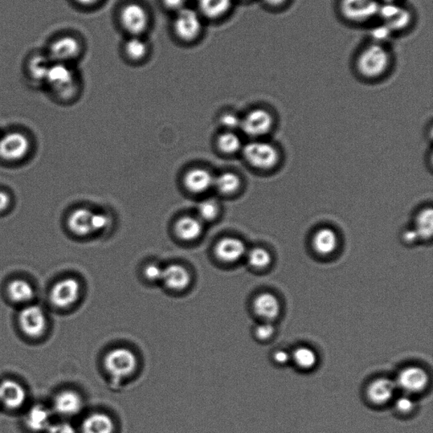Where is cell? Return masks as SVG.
Listing matches in <instances>:
<instances>
[{"label":"cell","instance_id":"cell-1","mask_svg":"<svg viewBox=\"0 0 433 433\" xmlns=\"http://www.w3.org/2000/svg\"><path fill=\"white\" fill-rule=\"evenodd\" d=\"M353 69L359 78L378 81L384 78L394 69L395 57L390 45L367 40L354 56Z\"/></svg>","mask_w":433,"mask_h":433},{"label":"cell","instance_id":"cell-2","mask_svg":"<svg viewBox=\"0 0 433 433\" xmlns=\"http://www.w3.org/2000/svg\"><path fill=\"white\" fill-rule=\"evenodd\" d=\"M380 0H337V15L343 22L355 27L370 26L378 18Z\"/></svg>","mask_w":433,"mask_h":433},{"label":"cell","instance_id":"cell-3","mask_svg":"<svg viewBox=\"0 0 433 433\" xmlns=\"http://www.w3.org/2000/svg\"><path fill=\"white\" fill-rule=\"evenodd\" d=\"M378 20L389 27L395 36L413 29L416 15L406 2L381 3Z\"/></svg>","mask_w":433,"mask_h":433},{"label":"cell","instance_id":"cell-4","mask_svg":"<svg viewBox=\"0 0 433 433\" xmlns=\"http://www.w3.org/2000/svg\"><path fill=\"white\" fill-rule=\"evenodd\" d=\"M43 84L62 99L74 97L79 89L75 69L68 64L52 63Z\"/></svg>","mask_w":433,"mask_h":433},{"label":"cell","instance_id":"cell-5","mask_svg":"<svg viewBox=\"0 0 433 433\" xmlns=\"http://www.w3.org/2000/svg\"><path fill=\"white\" fill-rule=\"evenodd\" d=\"M83 51V43L76 36L64 34L48 44L46 55L52 63L71 64L80 58Z\"/></svg>","mask_w":433,"mask_h":433},{"label":"cell","instance_id":"cell-6","mask_svg":"<svg viewBox=\"0 0 433 433\" xmlns=\"http://www.w3.org/2000/svg\"><path fill=\"white\" fill-rule=\"evenodd\" d=\"M175 35L179 40L186 43H191L197 40L202 32V15L199 12L191 8L177 12L173 22Z\"/></svg>","mask_w":433,"mask_h":433},{"label":"cell","instance_id":"cell-7","mask_svg":"<svg viewBox=\"0 0 433 433\" xmlns=\"http://www.w3.org/2000/svg\"><path fill=\"white\" fill-rule=\"evenodd\" d=\"M48 317L42 306L29 304L20 310L18 324L22 332L32 338L43 336L48 329Z\"/></svg>","mask_w":433,"mask_h":433},{"label":"cell","instance_id":"cell-8","mask_svg":"<svg viewBox=\"0 0 433 433\" xmlns=\"http://www.w3.org/2000/svg\"><path fill=\"white\" fill-rule=\"evenodd\" d=\"M243 154L246 160L259 170H270L279 162V152L268 142H253L245 146Z\"/></svg>","mask_w":433,"mask_h":433},{"label":"cell","instance_id":"cell-9","mask_svg":"<svg viewBox=\"0 0 433 433\" xmlns=\"http://www.w3.org/2000/svg\"><path fill=\"white\" fill-rule=\"evenodd\" d=\"M122 27L130 36H142L148 30L150 16L146 8L138 3H129L121 11Z\"/></svg>","mask_w":433,"mask_h":433},{"label":"cell","instance_id":"cell-10","mask_svg":"<svg viewBox=\"0 0 433 433\" xmlns=\"http://www.w3.org/2000/svg\"><path fill=\"white\" fill-rule=\"evenodd\" d=\"M108 373L114 378H125L134 373L137 366L136 355L132 350L118 348L109 351L104 359Z\"/></svg>","mask_w":433,"mask_h":433},{"label":"cell","instance_id":"cell-11","mask_svg":"<svg viewBox=\"0 0 433 433\" xmlns=\"http://www.w3.org/2000/svg\"><path fill=\"white\" fill-rule=\"evenodd\" d=\"M81 295V284L74 277H65L53 285L50 294L51 304L57 308H71L78 301Z\"/></svg>","mask_w":433,"mask_h":433},{"label":"cell","instance_id":"cell-12","mask_svg":"<svg viewBox=\"0 0 433 433\" xmlns=\"http://www.w3.org/2000/svg\"><path fill=\"white\" fill-rule=\"evenodd\" d=\"M30 141L20 132H10L0 137V158L8 162L19 161L30 150Z\"/></svg>","mask_w":433,"mask_h":433},{"label":"cell","instance_id":"cell-13","mask_svg":"<svg viewBox=\"0 0 433 433\" xmlns=\"http://www.w3.org/2000/svg\"><path fill=\"white\" fill-rule=\"evenodd\" d=\"M273 126L271 114L263 109H256L249 112L242 120L240 128L245 134L252 137L265 136Z\"/></svg>","mask_w":433,"mask_h":433},{"label":"cell","instance_id":"cell-14","mask_svg":"<svg viewBox=\"0 0 433 433\" xmlns=\"http://www.w3.org/2000/svg\"><path fill=\"white\" fill-rule=\"evenodd\" d=\"M429 382L426 371L418 366H408L400 371L396 385L407 394L420 393L425 390Z\"/></svg>","mask_w":433,"mask_h":433},{"label":"cell","instance_id":"cell-15","mask_svg":"<svg viewBox=\"0 0 433 433\" xmlns=\"http://www.w3.org/2000/svg\"><path fill=\"white\" fill-rule=\"evenodd\" d=\"M25 387L15 380L5 379L0 382V404L9 410H18L26 404Z\"/></svg>","mask_w":433,"mask_h":433},{"label":"cell","instance_id":"cell-16","mask_svg":"<svg viewBox=\"0 0 433 433\" xmlns=\"http://www.w3.org/2000/svg\"><path fill=\"white\" fill-rule=\"evenodd\" d=\"M83 407V400L81 395L74 390H67L57 394L53 408L57 414L65 418H71L78 415Z\"/></svg>","mask_w":433,"mask_h":433},{"label":"cell","instance_id":"cell-17","mask_svg":"<svg viewBox=\"0 0 433 433\" xmlns=\"http://www.w3.org/2000/svg\"><path fill=\"white\" fill-rule=\"evenodd\" d=\"M52 423V412L43 404L32 406L24 416L25 427L28 431L34 433L46 432Z\"/></svg>","mask_w":433,"mask_h":433},{"label":"cell","instance_id":"cell-18","mask_svg":"<svg viewBox=\"0 0 433 433\" xmlns=\"http://www.w3.org/2000/svg\"><path fill=\"white\" fill-rule=\"evenodd\" d=\"M247 247L242 240L238 238H228L219 240L215 248L216 256L226 263H235L246 254Z\"/></svg>","mask_w":433,"mask_h":433},{"label":"cell","instance_id":"cell-19","mask_svg":"<svg viewBox=\"0 0 433 433\" xmlns=\"http://www.w3.org/2000/svg\"><path fill=\"white\" fill-rule=\"evenodd\" d=\"M253 309L264 321L271 322L280 316L281 305L279 299L272 293H261L253 302Z\"/></svg>","mask_w":433,"mask_h":433},{"label":"cell","instance_id":"cell-20","mask_svg":"<svg viewBox=\"0 0 433 433\" xmlns=\"http://www.w3.org/2000/svg\"><path fill=\"white\" fill-rule=\"evenodd\" d=\"M397 385L390 378H381L374 380L367 387V396L371 402L383 404L394 397Z\"/></svg>","mask_w":433,"mask_h":433},{"label":"cell","instance_id":"cell-21","mask_svg":"<svg viewBox=\"0 0 433 433\" xmlns=\"http://www.w3.org/2000/svg\"><path fill=\"white\" fill-rule=\"evenodd\" d=\"M6 292L12 302L26 305L31 304L36 296L34 286L23 279L11 280L7 285Z\"/></svg>","mask_w":433,"mask_h":433},{"label":"cell","instance_id":"cell-22","mask_svg":"<svg viewBox=\"0 0 433 433\" xmlns=\"http://www.w3.org/2000/svg\"><path fill=\"white\" fill-rule=\"evenodd\" d=\"M93 212L88 208H77L69 215L67 226L73 234L87 236L93 232L92 219Z\"/></svg>","mask_w":433,"mask_h":433},{"label":"cell","instance_id":"cell-23","mask_svg":"<svg viewBox=\"0 0 433 433\" xmlns=\"http://www.w3.org/2000/svg\"><path fill=\"white\" fill-rule=\"evenodd\" d=\"M167 288L173 291H181L189 285L191 275L181 265H170L163 270L162 280Z\"/></svg>","mask_w":433,"mask_h":433},{"label":"cell","instance_id":"cell-24","mask_svg":"<svg viewBox=\"0 0 433 433\" xmlns=\"http://www.w3.org/2000/svg\"><path fill=\"white\" fill-rule=\"evenodd\" d=\"M214 177L206 170L194 169L187 172L184 182L187 189L194 193H202L214 185Z\"/></svg>","mask_w":433,"mask_h":433},{"label":"cell","instance_id":"cell-25","mask_svg":"<svg viewBox=\"0 0 433 433\" xmlns=\"http://www.w3.org/2000/svg\"><path fill=\"white\" fill-rule=\"evenodd\" d=\"M52 62L46 54H34L26 62V73L34 83H44Z\"/></svg>","mask_w":433,"mask_h":433},{"label":"cell","instance_id":"cell-26","mask_svg":"<svg viewBox=\"0 0 433 433\" xmlns=\"http://www.w3.org/2000/svg\"><path fill=\"white\" fill-rule=\"evenodd\" d=\"M338 245V235L332 228H321L313 235L312 246L318 254H332L336 251Z\"/></svg>","mask_w":433,"mask_h":433},{"label":"cell","instance_id":"cell-27","mask_svg":"<svg viewBox=\"0 0 433 433\" xmlns=\"http://www.w3.org/2000/svg\"><path fill=\"white\" fill-rule=\"evenodd\" d=\"M233 4L234 0H198V12L207 19H220L230 13Z\"/></svg>","mask_w":433,"mask_h":433},{"label":"cell","instance_id":"cell-28","mask_svg":"<svg viewBox=\"0 0 433 433\" xmlns=\"http://www.w3.org/2000/svg\"><path fill=\"white\" fill-rule=\"evenodd\" d=\"M114 424L111 418L101 413L89 415L81 425V433H114Z\"/></svg>","mask_w":433,"mask_h":433},{"label":"cell","instance_id":"cell-29","mask_svg":"<svg viewBox=\"0 0 433 433\" xmlns=\"http://www.w3.org/2000/svg\"><path fill=\"white\" fill-rule=\"evenodd\" d=\"M203 227L201 221L194 216H185L175 224V232L184 240H193L202 235Z\"/></svg>","mask_w":433,"mask_h":433},{"label":"cell","instance_id":"cell-30","mask_svg":"<svg viewBox=\"0 0 433 433\" xmlns=\"http://www.w3.org/2000/svg\"><path fill=\"white\" fill-rule=\"evenodd\" d=\"M125 55L132 62H141L148 56L149 47L140 36H132L124 44Z\"/></svg>","mask_w":433,"mask_h":433},{"label":"cell","instance_id":"cell-31","mask_svg":"<svg viewBox=\"0 0 433 433\" xmlns=\"http://www.w3.org/2000/svg\"><path fill=\"white\" fill-rule=\"evenodd\" d=\"M414 230L420 240L432 238L433 232V211L432 207L420 211L415 220Z\"/></svg>","mask_w":433,"mask_h":433},{"label":"cell","instance_id":"cell-32","mask_svg":"<svg viewBox=\"0 0 433 433\" xmlns=\"http://www.w3.org/2000/svg\"><path fill=\"white\" fill-rule=\"evenodd\" d=\"M369 27V41L371 42L390 45L391 41L395 38L390 28L379 20L371 24Z\"/></svg>","mask_w":433,"mask_h":433},{"label":"cell","instance_id":"cell-33","mask_svg":"<svg viewBox=\"0 0 433 433\" xmlns=\"http://www.w3.org/2000/svg\"><path fill=\"white\" fill-rule=\"evenodd\" d=\"M240 185L242 181L240 177L232 172L224 173L214 179V186L224 194H230L238 191Z\"/></svg>","mask_w":433,"mask_h":433},{"label":"cell","instance_id":"cell-34","mask_svg":"<svg viewBox=\"0 0 433 433\" xmlns=\"http://www.w3.org/2000/svg\"><path fill=\"white\" fill-rule=\"evenodd\" d=\"M292 358L296 364L302 369H312L317 362V355L315 351L309 347H299L294 351Z\"/></svg>","mask_w":433,"mask_h":433},{"label":"cell","instance_id":"cell-35","mask_svg":"<svg viewBox=\"0 0 433 433\" xmlns=\"http://www.w3.org/2000/svg\"><path fill=\"white\" fill-rule=\"evenodd\" d=\"M248 263L255 268H267L271 263L272 256L266 249L261 247L253 248L248 253Z\"/></svg>","mask_w":433,"mask_h":433},{"label":"cell","instance_id":"cell-36","mask_svg":"<svg viewBox=\"0 0 433 433\" xmlns=\"http://www.w3.org/2000/svg\"><path fill=\"white\" fill-rule=\"evenodd\" d=\"M218 145L222 152L235 153L242 148V141L235 133L226 132L219 137Z\"/></svg>","mask_w":433,"mask_h":433},{"label":"cell","instance_id":"cell-37","mask_svg":"<svg viewBox=\"0 0 433 433\" xmlns=\"http://www.w3.org/2000/svg\"><path fill=\"white\" fill-rule=\"evenodd\" d=\"M198 214L202 219L207 221L214 219L219 214L218 204L212 200H206L199 204Z\"/></svg>","mask_w":433,"mask_h":433},{"label":"cell","instance_id":"cell-38","mask_svg":"<svg viewBox=\"0 0 433 433\" xmlns=\"http://www.w3.org/2000/svg\"><path fill=\"white\" fill-rule=\"evenodd\" d=\"M415 403L413 399L407 395H403L395 402L396 410L401 414H408L414 411Z\"/></svg>","mask_w":433,"mask_h":433},{"label":"cell","instance_id":"cell-39","mask_svg":"<svg viewBox=\"0 0 433 433\" xmlns=\"http://www.w3.org/2000/svg\"><path fill=\"white\" fill-rule=\"evenodd\" d=\"M275 327L270 324V322H265L256 327V336L260 341H268L275 334Z\"/></svg>","mask_w":433,"mask_h":433},{"label":"cell","instance_id":"cell-40","mask_svg":"<svg viewBox=\"0 0 433 433\" xmlns=\"http://www.w3.org/2000/svg\"><path fill=\"white\" fill-rule=\"evenodd\" d=\"M261 2L268 11L280 12L287 9L292 0H261Z\"/></svg>","mask_w":433,"mask_h":433},{"label":"cell","instance_id":"cell-41","mask_svg":"<svg viewBox=\"0 0 433 433\" xmlns=\"http://www.w3.org/2000/svg\"><path fill=\"white\" fill-rule=\"evenodd\" d=\"M220 124L227 130H234L237 128H240L242 125V120L235 116L234 114H224V116L220 118Z\"/></svg>","mask_w":433,"mask_h":433},{"label":"cell","instance_id":"cell-42","mask_svg":"<svg viewBox=\"0 0 433 433\" xmlns=\"http://www.w3.org/2000/svg\"><path fill=\"white\" fill-rule=\"evenodd\" d=\"M109 223V219L107 215L104 214H92V226L93 232L102 231L107 228Z\"/></svg>","mask_w":433,"mask_h":433},{"label":"cell","instance_id":"cell-43","mask_svg":"<svg viewBox=\"0 0 433 433\" xmlns=\"http://www.w3.org/2000/svg\"><path fill=\"white\" fill-rule=\"evenodd\" d=\"M45 433H77L76 428L68 422H53Z\"/></svg>","mask_w":433,"mask_h":433},{"label":"cell","instance_id":"cell-44","mask_svg":"<svg viewBox=\"0 0 433 433\" xmlns=\"http://www.w3.org/2000/svg\"><path fill=\"white\" fill-rule=\"evenodd\" d=\"M163 269L157 264H149L144 269V275L146 279L151 281L162 280Z\"/></svg>","mask_w":433,"mask_h":433},{"label":"cell","instance_id":"cell-45","mask_svg":"<svg viewBox=\"0 0 433 433\" xmlns=\"http://www.w3.org/2000/svg\"><path fill=\"white\" fill-rule=\"evenodd\" d=\"M188 0H162L163 6L171 11L178 12L186 7Z\"/></svg>","mask_w":433,"mask_h":433},{"label":"cell","instance_id":"cell-46","mask_svg":"<svg viewBox=\"0 0 433 433\" xmlns=\"http://www.w3.org/2000/svg\"><path fill=\"white\" fill-rule=\"evenodd\" d=\"M402 240L407 244H414L419 240L418 233L415 232L413 228H407L402 234Z\"/></svg>","mask_w":433,"mask_h":433},{"label":"cell","instance_id":"cell-47","mask_svg":"<svg viewBox=\"0 0 433 433\" xmlns=\"http://www.w3.org/2000/svg\"><path fill=\"white\" fill-rule=\"evenodd\" d=\"M273 359L277 364L284 365L289 362L291 355L284 350H279L273 355Z\"/></svg>","mask_w":433,"mask_h":433},{"label":"cell","instance_id":"cell-48","mask_svg":"<svg viewBox=\"0 0 433 433\" xmlns=\"http://www.w3.org/2000/svg\"><path fill=\"white\" fill-rule=\"evenodd\" d=\"M11 199L6 191H0V212H5L11 206Z\"/></svg>","mask_w":433,"mask_h":433},{"label":"cell","instance_id":"cell-49","mask_svg":"<svg viewBox=\"0 0 433 433\" xmlns=\"http://www.w3.org/2000/svg\"><path fill=\"white\" fill-rule=\"evenodd\" d=\"M73 1L81 7L89 8L95 6L101 0H73Z\"/></svg>","mask_w":433,"mask_h":433},{"label":"cell","instance_id":"cell-50","mask_svg":"<svg viewBox=\"0 0 433 433\" xmlns=\"http://www.w3.org/2000/svg\"><path fill=\"white\" fill-rule=\"evenodd\" d=\"M242 1H250V0H242Z\"/></svg>","mask_w":433,"mask_h":433}]
</instances>
